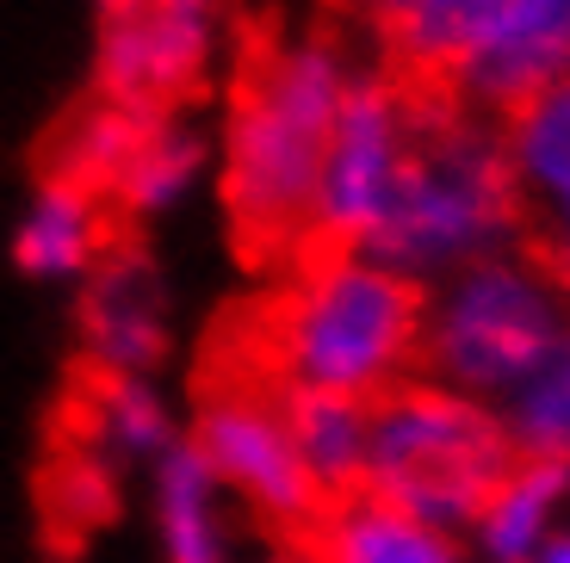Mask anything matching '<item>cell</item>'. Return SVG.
I'll list each match as a JSON object with an SVG mask.
<instances>
[{"instance_id": "obj_1", "label": "cell", "mask_w": 570, "mask_h": 563, "mask_svg": "<svg viewBox=\"0 0 570 563\" xmlns=\"http://www.w3.org/2000/svg\"><path fill=\"white\" fill-rule=\"evenodd\" d=\"M347 81L354 62L328 31L267 38L236 69L224 125L212 137V174L236 241L261 260H292L311 236L316 180Z\"/></svg>"}, {"instance_id": "obj_2", "label": "cell", "mask_w": 570, "mask_h": 563, "mask_svg": "<svg viewBox=\"0 0 570 563\" xmlns=\"http://www.w3.org/2000/svg\"><path fill=\"white\" fill-rule=\"evenodd\" d=\"M397 93L410 142H403L391 198L360 254L428 285L441 273L514 248V236L528 229V192L502 149V130H490L453 87L397 81Z\"/></svg>"}, {"instance_id": "obj_3", "label": "cell", "mask_w": 570, "mask_h": 563, "mask_svg": "<svg viewBox=\"0 0 570 563\" xmlns=\"http://www.w3.org/2000/svg\"><path fill=\"white\" fill-rule=\"evenodd\" d=\"M428 323V285L379 267L366 254H292L285 285L267 297L255 328L261 359L248 372L267 384L304 391L385 396L391 384L415 378Z\"/></svg>"}, {"instance_id": "obj_4", "label": "cell", "mask_w": 570, "mask_h": 563, "mask_svg": "<svg viewBox=\"0 0 570 563\" xmlns=\"http://www.w3.org/2000/svg\"><path fill=\"white\" fill-rule=\"evenodd\" d=\"M521 471L502 415H490L478 396L446 391L434 378H403L385 396H372V439H366V483L379 502L403 507L415 521L478 526L502 483Z\"/></svg>"}, {"instance_id": "obj_5", "label": "cell", "mask_w": 570, "mask_h": 563, "mask_svg": "<svg viewBox=\"0 0 570 563\" xmlns=\"http://www.w3.org/2000/svg\"><path fill=\"white\" fill-rule=\"evenodd\" d=\"M564 328V297L546 279H533L521 260L490 254V260L459 267L441 297L428 292L415 372L465 396L521 391L558 353Z\"/></svg>"}, {"instance_id": "obj_6", "label": "cell", "mask_w": 570, "mask_h": 563, "mask_svg": "<svg viewBox=\"0 0 570 563\" xmlns=\"http://www.w3.org/2000/svg\"><path fill=\"white\" fill-rule=\"evenodd\" d=\"M186 446L212 465L229 507H243L255 526L279 539H304L316 526L323 490L311 483V471L298 465V452L285 439L279 396L267 378L236 372V378L212 384L186 415Z\"/></svg>"}, {"instance_id": "obj_7", "label": "cell", "mask_w": 570, "mask_h": 563, "mask_svg": "<svg viewBox=\"0 0 570 563\" xmlns=\"http://www.w3.org/2000/svg\"><path fill=\"white\" fill-rule=\"evenodd\" d=\"M229 0H100L94 93L130 112H186L217 75Z\"/></svg>"}, {"instance_id": "obj_8", "label": "cell", "mask_w": 570, "mask_h": 563, "mask_svg": "<svg viewBox=\"0 0 570 563\" xmlns=\"http://www.w3.org/2000/svg\"><path fill=\"white\" fill-rule=\"evenodd\" d=\"M403 142H410V118H403L397 81L385 69H354L342 112H335V130H328V156H323V180H316L304 248H328V254L366 248L372 224H379V211L391 198V180H397Z\"/></svg>"}, {"instance_id": "obj_9", "label": "cell", "mask_w": 570, "mask_h": 563, "mask_svg": "<svg viewBox=\"0 0 570 563\" xmlns=\"http://www.w3.org/2000/svg\"><path fill=\"white\" fill-rule=\"evenodd\" d=\"M75 353L87 378H161L174 353V297L137 241H112L75 285Z\"/></svg>"}, {"instance_id": "obj_10", "label": "cell", "mask_w": 570, "mask_h": 563, "mask_svg": "<svg viewBox=\"0 0 570 563\" xmlns=\"http://www.w3.org/2000/svg\"><path fill=\"white\" fill-rule=\"evenodd\" d=\"M502 149L521 174V192H546L558 205V217H533L528 205V229L514 236V260L552 285L558 297H570V75L502 118Z\"/></svg>"}, {"instance_id": "obj_11", "label": "cell", "mask_w": 570, "mask_h": 563, "mask_svg": "<svg viewBox=\"0 0 570 563\" xmlns=\"http://www.w3.org/2000/svg\"><path fill=\"white\" fill-rule=\"evenodd\" d=\"M570 75V0H497L484 43L453 75V93L471 112L509 118L533 93Z\"/></svg>"}, {"instance_id": "obj_12", "label": "cell", "mask_w": 570, "mask_h": 563, "mask_svg": "<svg viewBox=\"0 0 570 563\" xmlns=\"http://www.w3.org/2000/svg\"><path fill=\"white\" fill-rule=\"evenodd\" d=\"M112 248V205L62 174H38L13 217V267L31 285H81Z\"/></svg>"}, {"instance_id": "obj_13", "label": "cell", "mask_w": 570, "mask_h": 563, "mask_svg": "<svg viewBox=\"0 0 570 563\" xmlns=\"http://www.w3.org/2000/svg\"><path fill=\"white\" fill-rule=\"evenodd\" d=\"M142 502H149V539H156L161 563H229V551H236L229 514L236 507L186 439L142 471Z\"/></svg>"}, {"instance_id": "obj_14", "label": "cell", "mask_w": 570, "mask_h": 563, "mask_svg": "<svg viewBox=\"0 0 570 563\" xmlns=\"http://www.w3.org/2000/svg\"><path fill=\"white\" fill-rule=\"evenodd\" d=\"M186 439V422L161 378H81L75 396V446L94 452L100 465L149 471L168 446Z\"/></svg>"}, {"instance_id": "obj_15", "label": "cell", "mask_w": 570, "mask_h": 563, "mask_svg": "<svg viewBox=\"0 0 570 563\" xmlns=\"http://www.w3.org/2000/svg\"><path fill=\"white\" fill-rule=\"evenodd\" d=\"M311 563H465L453 533L379 502L372 490H347L323 502L316 526L298 539Z\"/></svg>"}, {"instance_id": "obj_16", "label": "cell", "mask_w": 570, "mask_h": 563, "mask_svg": "<svg viewBox=\"0 0 570 563\" xmlns=\"http://www.w3.org/2000/svg\"><path fill=\"white\" fill-rule=\"evenodd\" d=\"M205 180H212V130H199L186 112H156L142 125L137 149H130L125 174L112 180L106 205H112V217L156 224V217L180 211Z\"/></svg>"}, {"instance_id": "obj_17", "label": "cell", "mask_w": 570, "mask_h": 563, "mask_svg": "<svg viewBox=\"0 0 570 563\" xmlns=\"http://www.w3.org/2000/svg\"><path fill=\"white\" fill-rule=\"evenodd\" d=\"M279 396L285 439L298 452V465L323 490V502L366 483V439H372V403L342 391H304V384H273Z\"/></svg>"}, {"instance_id": "obj_18", "label": "cell", "mask_w": 570, "mask_h": 563, "mask_svg": "<svg viewBox=\"0 0 570 563\" xmlns=\"http://www.w3.org/2000/svg\"><path fill=\"white\" fill-rule=\"evenodd\" d=\"M156 112H130V106H112V99H87L81 112L50 137V168L43 174H62V180L87 186V192H112V180L125 174L130 149H137L142 125Z\"/></svg>"}, {"instance_id": "obj_19", "label": "cell", "mask_w": 570, "mask_h": 563, "mask_svg": "<svg viewBox=\"0 0 570 563\" xmlns=\"http://www.w3.org/2000/svg\"><path fill=\"white\" fill-rule=\"evenodd\" d=\"M570 490V465H528L521 458V471H514L509 483H502V495L478 514V545H484V557L497 563H528L533 545H540L546 521H552V507L564 502Z\"/></svg>"}, {"instance_id": "obj_20", "label": "cell", "mask_w": 570, "mask_h": 563, "mask_svg": "<svg viewBox=\"0 0 570 563\" xmlns=\"http://www.w3.org/2000/svg\"><path fill=\"white\" fill-rule=\"evenodd\" d=\"M502 427H509L514 452L528 465H570V328H564L552 359L521 384L514 415Z\"/></svg>"}, {"instance_id": "obj_21", "label": "cell", "mask_w": 570, "mask_h": 563, "mask_svg": "<svg viewBox=\"0 0 570 563\" xmlns=\"http://www.w3.org/2000/svg\"><path fill=\"white\" fill-rule=\"evenodd\" d=\"M50 514L57 521H75V526H100L118 514V471L100 465L94 452L69 446L50 465Z\"/></svg>"}, {"instance_id": "obj_22", "label": "cell", "mask_w": 570, "mask_h": 563, "mask_svg": "<svg viewBox=\"0 0 570 563\" xmlns=\"http://www.w3.org/2000/svg\"><path fill=\"white\" fill-rule=\"evenodd\" d=\"M347 7H354V13L366 19L372 31H391V26H397V19L415 7V0H347Z\"/></svg>"}, {"instance_id": "obj_23", "label": "cell", "mask_w": 570, "mask_h": 563, "mask_svg": "<svg viewBox=\"0 0 570 563\" xmlns=\"http://www.w3.org/2000/svg\"><path fill=\"white\" fill-rule=\"evenodd\" d=\"M267 563H311V551L298 545V539H279V545H273V557Z\"/></svg>"}, {"instance_id": "obj_24", "label": "cell", "mask_w": 570, "mask_h": 563, "mask_svg": "<svg viewBox=\"0 0 570 563\" xmlns=\"http://www.w3.org/2000/svg\"><path fill=\"white\" fill-rule=\"evenodd\" d=\"M546 563H570V539H558V545L546 551Z\"/></svg>"}]
</instances>
